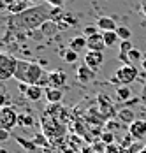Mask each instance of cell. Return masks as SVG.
I'll use <instances>...</instances> for the list:
<instances>
[{
  "label": "cell",
  "mask_w": 146,
  "mask_h": 153,
  "mask_svg": "<svg viewBox=\"0 0 146 153\" xmlns=\"http://www.w3.org/2000/svg\"><path fill=\"white\" fill-rule=\"evenodd\" d=\"M49 19H51V5L46 2H41L25 9L19 14H13L9 19V25L19 30H34V28H41Z\"/></svg>",
  "instance_id": "1"
},
{
  "label": "cell",
  "mask_w": 146,
  "mask_h": 153,
  "mask_svg": "<svg viewBox=\"0 0 146 153\" xmlns=\"http://www.w3.org/2000/svg\"><path fill=\"white\" fill-rule=\"evenodd\" d=\"M44 71L42 67L35 62H27V60H18V67L14 72V79L18 83H27V85H39V81L42 79Z\"/></svg>",
  "instance_id": "2"
},
{
  "label": "cell",
  "mask_w": 146,
  "mask_h": 153,
  "mask_svg": "<svg viewBox=\"0 0 146 153\" xmlns=\"http://www.w3.org/2000/svg\"><path fill=\"white\" fill-rule=\"evenodd\" d=\"M41 123H42V134L48 136L49 141H57V143L62 141L63 134H65V125L62 123V120L46 113L41 118Z\"/></svg>",
  "instance_id": "3"
},
{
  "label": "cell",
  "mask_w": 146,
  "mask_h": 153,
  "mask_svg": "<svg viewBox=\"0 0 146 153\" xmlns=\"http://www.w3.org/2000/svg\"><path fill=\"white\" fill-rule=\"evenodd\" d=\"M16 67H18V58H14L9 53H0V81H7L14 77Z\"/></svg>",
  "instance_id": "4"
},
{
  "label": "cell",
  "mask_w": 146,
  "mask_h": 153,
  "mask_svg": "<svg viewBox=\"0 0 146 153\" xmlns=\"http://www.w3.org/2000/svg\"><path fill=\"white\" fill-rule=\"evenodd\" d=\"M16 125H18V113L14 111V107L11 106L0 107V128L13 130Z\"/></svg>",
  "instance_id": "5"
},
{
  "label": "cell",
  "mask_w": 146,
  "mask_h": 153,
  "mask_svg": "<svg viewBox=\"0 0 146 153\" xmlns=\"http://www.w3.org/2000/svg\"><path fill=\"white\" fill-rule=\"evenodd\" d=\"M137 74H139V72H137L136 65H132V63H123L121 67H118V71H116L115 76L118 77L120 85H130L132 81H136Z\"/></svg>",
  "instance_id": "6"
},
{
  "label": "cell",
  "mask_w": 146,
  "mask_h": 153,
  "mask_svg": "<svg viewBox=\"0 0 146 153\" xmlns=\"http://www.w3.org/2000/svg\"><path fill=\"white\" fill-rule=\"evenodd\" d=\"M102 63H104L102 51H86V55H85V65H88L92 71H99Z\"/></svg>",
  "instance_id": "7"
},
{
  "label": "cell",
  "mask_w": 146,
  "mask_h": 153,
  "mask_svg": "<svg viewBox=\"0 0 146 153\" xmlns=\"http://www.w3.org/2000/svg\"><path fill=\"white\" fill-rule=\"evenodd\" d=\"M129 134L136 141H141L146 137V120H136L129 125Z\"/></svg>",
  "instance_id": "8"
},
{
  "label": "cell",
  "mask_w": 146,
  "mask_h": 153,
  "mask_svg": "<svg viewBox=\"0 0 146 153\" xmlns=\"http://www.w3.org/2000/svg\"><path fill=\"white\" fill-rule=\"evenodd\" d=\"M86 48L88 51H104L106 49V42H104V37L102 33H93V35H90L86 37Z\"/></svg>",
  "instance_id": "9"
},
{
  "label": "cell",
  "mask_w": 146,
  "mask_h": 153,
  "mask_svg": "<svg viewBox=\"0 0 146 153\" xmlns=\"http://www.w3.org/2000/svg\"><path fill=\"white\" fill-rule=\"evenodd\" d=\"M76 77L81 85H88L95 79V71H92L88 65H81L77 71H76Z\"/></svg>",
  "instance_id": "10"
},
{
  "label": "cell",
  "mask_w": 146,
  "mask_h": 153,
  "mask_svg": "<svg viewBox=\"0 0 146 153\" xmlns=\"http://www.w3.org/2000/svg\"><path fill=\"white\" fill-rule=\"evenodd\" d=\"M49 77V86L51 88H62L65 83H67V74L63 71H53L48 74Z\"/></svg>",
  "instance_id": "11"
},
{
  "label": "cell",
  "mask_w": 146,
  "mask_h": 153,
  "mask_svg": "<svg viewBox=\"0 0 146 153\" xmlns=\"http://www.w3.org/2000/svg\"><path fill=\"white\" fill-rule=\"evenodd\" d=\"M44 97H46L48 104H58L63 99V92H62V88H51V86H48L44 90Z\"/></svg>",
  "instance_id": "12"
},
{
  "label": "cell",
  "mask_w": 146,
  "mask_h": 153,
  "mask_svg": "<svg viewBox=\"0 0 146 153\" xmlns=\"http://www.w3.org/2000/svg\"><path fill=\"white\" fill-rule=\"evenodd\" d=\"M44 90H46V88L39 86V85H30L28 90L25 92V97H27L28 100H32V102H37V100H41L44 97Z\"/></svg>",
  "instance_id": "13"
},
{
  "label": "cell",
  "mask_w": 146,
  "mask_h": 153,
  "mask_svg": "<svg viewBox=\"0 0 146 153\" xmlns=\"http://www.w3.org/2000/svg\"><path fill=\"white\" fill-rule=\"evenodd\" d=\"M97 27H99L102 32L116 30V28H118L116 21H115L113 18H106V16H102V18H99V19H97Z\"/></svg>",
  "instance_id": "14"
},
{
  "label": "cell",
  "mask_w": 146,
  "mask_h": 153,
  "mask_svg": "<svg viewBox=\"0 0 146 153\" xmlns=\"http://www.w3.org/2000/svg\"><path fill=\"white\" fill-rule=\"evenodd\" d=\"M86 41H88V39L85 37V35H76V37H72V39L69 41V48L79 53L81 49H85V48H86Z\"/></svg>",
  "instance_id": "15"
},
{
  "label": "cell",
  "mask_w": 146,
  "mask_h": 153,
  "mask_svg": "<svg viewBox=\"0 0 146 153\" xmlns=\"http://www.w3.org/2000/svg\"><path fill=\"white\" fill-rule=\"evenodd\" d=\"M102 37H104V42H106L107 48H113V46H116V42H120V37H118L116 30L102 32Z\"/></svg>",
  "instance_id": "16"
},
{
  "label": "cell",
  "mask_w": 146,
  "mask_h": 153,
  "mask_svg": "<svg viewBox=\"0 0 146 153\" xmlns=\"http://www.w3.org/2000/svg\"><path fill=\"white\" fill-rule=\"evenodd\" d=\"M116 97H118V100H121V102L129 100L132 97V90L129 88V85H120L116 88Z\"/></svg>",
  "instance_id": "17"
},
{
  "label": "cell",
  "mask_w": 146,
  "mask_h": 153,
  "mask_svg": "<svg viewBox=\"0 0 146 153\" xmlns=\"http://www.w3.org/2000/svg\"><path fill=\"white\" fill-rule=\"evenodd\" d=\"M32 141L35 143V146L37 148H49V144H51V141L48 139V136H44V134H35Z\"/></svg>",
  "instance_id": "18"
},
{
  "label": "cell",
  "mask_w": 146,
  "mask_h": 153,
  "mask_svg": "<svg viewBox=\"0 0 146 153\" xmlns=\"http://www.w3.org/2000/svg\"><path fill=\"white\" fill-rule=\"evenodd\" d=\"M118 120H121V122H127V123H132L136 122V118H134V111H130V109H121V111H118L116 113Z\"/></svg>",
  "instance_id": "19"
},
{
  "label": "cell",
  "mask_w": 146,
  "mask_h": 153,
  "mask_svg": "<svg viewBox=\"0 0 146 153\" xmlns=\"http://www.w3.org/2000/svg\"><path fill=\"white\" fill-rule=\"evenodd\" d=\"M62 58L67 62V63H76V62H77V58H79V53L69 48V49H65V51L62 53Z\"/></svg>",
  "instance_id": "20"
},
{
  "label": "cell",
  "mask_w": 146,
  "mask_h": 153,
  "mask_svg": "<svg viewBox=\"0 0 146 153\" xmlns=\"http://www.w3.org/2000/svg\"><path fill=\"white\" fill-rule=\"evenodd\" d=\"M18 125L19 127H34V116L30 113L18 114Z\"/></svg>",
  "instance_id": "21"
},
{
  "label": "cell",
  "mask_w": 146,
  "mask_h": 153,
  "mask_svg": "<svg viewBox=\"0 0 146 153\" xmlns=\"http://www.w3.org/2000/svg\"><path fill=\"white\" fill-rule=\"evenodd\" d=\"M9 102H11V97L7 93V88H5L4 81H0V107L9 106Z\"/></svg>",
  "instance_id": "22"
},
{
  "label": "cell",
  "mask_w": 146,
  "mask_h": 153,
  "mask_svg": "<svg viewBox=\"0 0 146 153\" xmlns=\"http://www.w3.org/2000/svg\"><path fill=\"white\" fill-rule=\"evenodd\" d=\"M16 141H18V144H19V146L27 148V150H28L30 153H34V152H35V148H37L34 141H27L25 137H16Z\"/></svg>",
  "instance_id": "23"
},
{
  "label": "cell",
  "mask_w": 146,
  "mask_h": 153,
  "mask_svg": "<svg viewBox=\"0 0 146 153\" xmlns=\"http://www.w3.org/2000/svg\"><path fill=\"white\" fill-rule=\"evenodd\" d=\"M116 33H118V37H120L121 41H130V37H132V32H130L129 27H118Z\"/></svg>",
  "instance_id": "24"
},
{
  "label": "cell",
  "mask_w": 146,
  "mask_h": 153,
  "mask_svg": "<svg viewBox=\"0 0 146 153\" xmlns=\"http://www.w3.org/2000/svg\"><path fill=\"white\" fill-rule=\"evenodd\" d=\"M129 60H130V63L134 65V62H139V60H143V53L139 51V49H132V51H129Z\"/></svg>",
  "instance_id": "25"
},
{
  "label": "cell",
  "mask_w": 146,
  "mask_h": 153,
  "mask_svg": "<svg viewBox=\"0 0 146 153\" xmlns=\"http://www.w3.org/2000/svg\"><path fill=\"white\" fill-rule=\"evenodd\" d=\"M63 14H65V13H63V7H51V21L57 23Z\"/></svg>",
  "instance_id": "26"
},
{
  "label": "cell",
  "mask_w": 146,
  "mask_h": 153,
  "mask_svg": "<svg viewBox=\"0 0 146 153\" xmlns=\"http://www.w3.org/2000/svg\"><path fill=\"white\" fill-rule=\"evenodd\" d=\"M101 141L106 143V144H115V134H113V132H102Z\"/></svg>",
  "instance_id": "27"
},
{
  "label": "cell",
  "mask_w": 146,
  "mask_h": 153,
  "mask_svg": "<svg viewBox=\"0 0 146 153\" xmlns=\"http://www.w3.org/2000/svg\"><path fill=\"white\" fill-rule=\"evenodd\" d=\"M132 49H134V46H132L130 41H120V51L129 53V51H132Z\"/></svg>",
  "instance_id": "28"
},
{
  "label": "cell",
  "mask_w": 146,
  "mask_h": 153,
  "mask_svg": "<svg viewBox=\"0 0 146 153\" xmlns=\"http://www.w3.org/2000/svg\"><path fill=\"white\" fill-rule=\"evenodd\" d=\"M9 137H11V130H7V128H0V143L9 141Z\"/></svg>",
  "instance_id": "29"
},
{
  "label": "cell",
  "mask_w": 146,
  "mask_h": 153,
  "mask_svg": "<svg viewBox=\"0 0 146 153\" xmlns=\"http://www.w3.org/2000/svg\"><path fill=\"white\" fill-rule=\"evenodd\" d=\"M104 153H121V148L116 146V144H107L106 146V152Z\"/></svg>",
  "instance_id": "30"
},
{
  "label": "cell",
  "mask_w": 146,
  "mask_h": 153,
  "mask_svg": "<svg viewBox=\"0 0 146 153\" xmlns=\"http://www.w3.org/2000/svg\"><path fill=\"white\" fill-rule=\"evenodd\" d=\"M97 25L93 27V25H88L86 28H85V37H90V35H93V33H97Z\"/></svg>",
  "instance_id": "31"
},
{
  "label": "cell",
  "mask_w": 146,
  "mask_h": 153,
  "mask_svg": "<svg viewBox=\"0 0 146 153\" xmlns=\"http://www.w3.org/2000/svg\"><path fill=\"white\" fill-rule=\"evenodd\" d=\"M46 4H49L51 7H63V0H42Z\"/></svg>",
  "instance_id": "32"
},
{
  "label": "cell",
  "mask_w": 146,
  "mask_h": 153,
  "mask_svg": "<svg viewBox=\"0 0 146 153\" xmlns=\"http://www.w3.org/2000/svg\"><path fill=\"white\" fill-rule=\"evenodd\" d=\"M28 86L30 85H27V83H18V88H19V92H27V90H28Z\"/></svg>",
  "instance_id": "33"
},
{
  "label": "cell",
  "mask_w": 146,
  "mask_h": 153,
  "mask_svg": "<svg viewBox=\"0 0 146 153\" xmlns=\"http://www.w3.org/2000/svg\"><path fill=\"white\" fill-rule=\"evenodd\" d=\"M83 153H97V152L93 150V146H85L83 148Z\"/></svg>",
  "instance_id": "34"
},
{
  "label": "cell",
  "mask_w": 146,
  "mask_h": 153,
  "mask_svg": "<svg viewBox=\"0 0 146 153\" xmlns=\"http://www.w3.org/2000/svg\"><path fill=\"white\" fill-rule=\"evenodd\" d=\"M141 69H145V71H146V56L141 60Z\"/></svg>",
  "instance_id": "35"
},
{
  "label": "cell",
  "mask_w": 146,
  "mask_h": 153,
  "mask_svg": "<svg viewBox=\"0 0 146 153\" xmlns=\"http://www.w3.org/2000/svg\"><path fill=\"white\" fill-rule=\"evenodd\" d=\"M28 4H34L35 5V4H41V0H28Z\"/></svg>",
  "instance_id": "36"
},
{
  "label": "cell",
  "mask_w": 146,
  "mask_h": 153,
  "mask_svg": "<svg viewBox=\"0 0 146 153\" xmlns=\"http://www.w3.org/2000/svg\"><path fill=\"white\" fill-rule=\"evenodd\" d=\"M0 153H9L7 150H4V148H0Z\"/></svg>",
  "instance_id": "37"
},
{
  "label": "cell",
  "mask_w": 146,
  "mask_h": 153,
  "mask_svg": "<svg viewBox=\"0 0 146 153\" xmlns=\"http://www.w3.org/2000/svg\"><path fill=\"white\" fill-rule=\"evenodd\" d=\"M143 11H145V14H146V4H143Z\"/></svg>",
  "instance_id": "38"
},
{
  "label": "cell",
  "mask_w": 146,
  "mask_h": 153,
  "mask_svg": "<svg viewBox=\"0 0 146 153\" xmlns=\"http://www.w3.org/2000/svg\"><path fill=\"white\" fill-rule=\"evenodd\" d=\"M139 153H146V146H145V148H143V150H141Z\"/></svg>",
  "instance_id": "39"
}]
</instances>
